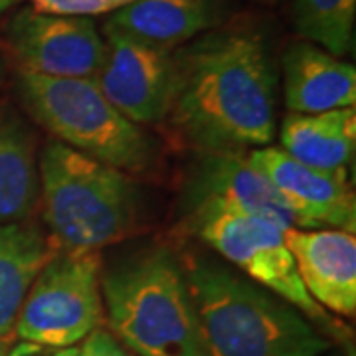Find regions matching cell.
I'll return each mask as SVG.
<instances>
[{"label": "cell", "mask_w": 356, "mask_h": 356, "mask_svg": "<svg viewBox=\"0 0 356 356\" xmlns=\"http://www.w3.org/2000/svg\"><path fill=\"white\" fill-rule=\"evenodd\" d=\"M163 123L200 154L248 153L275 139V72L259 34L212 32L175 54Z\"/></svg>", "instance_id": "1"}, {"label": "cell", "mask_w": 356, "mask_h": 356, "mask_svg": "<svg viewBox=\"0 0 356 356\" xmlns=\"http://www.w3.org/2000/svg\"><path fill=\"white\" fill-rule=\"evenodd\" d=\"M204 356H323L331 341L287 301L210 257L182 264Z\"/></svg>", "instance_id": "2"}, {"label": "cell", "mask_w": 356, "mask_h": 356, "mask_svg": "<svg viewBox=\"0 0 356 356\" xmlns=\"http://www.w3.org/2000/svg\"><path fill=\"white\" fill-rule=\"evenodd\" d=\"M103 315L129 353L204 356L188 281L177 255L149 248L102 269Z\"/></svg>", "instance_id": "3"}, {"label": "cell", "mask_w": 356, "mask_h": 356, "mask_svg": "<svg viewBox=\"0 0 356 356\" xmlns=\"http://www.w3.org/2000/svg\"><path fill=\"white\" fill-rule=\"evenodd\" d=\"M38 177L44 222L62 250L99 252L139 224V184L125 170L51 140Z\"/></svg>", "instance_id": "4"}, {"label": "cell", "mask_w": 356, "mask_h": 356, "mask_svg": "<svg viewBox=\"0 0 356 356\" xmlns=\"http://www.w3.org/2000/svg\"><path fill=\"white\" fill-rule=\"evenodd\" d=\"M18 91L28 113L58 143L125 172L151 165L149 135L115 109L93 79L18 70Z\"/></svg>", "instance_id": "5"}, {"label": "cell", "mask_w": 356, "mask_h": 356, "mask_svg": "<svg viewBox=\"0 0 356 356\" xmlns=\"http://www.w3.org/2000/svg\"><path fill=\"white\" fill-rule=\"evenodd\" d=\"M188 224L202 242L243 271L248 280L295 307L323 334L341 337L346 332L307 293L285 242L287 226L267 216L214 204L191 208Z\"/></svg>", "instance_id": "6"}, {"label": "cell", "mask_w": 356, "mask_h": 356, "mask_svg": "<svg viewBox=\"0 0 356 356\" xmlns=\"http://www.w3.org/2000/svg\"><path fill=\"white\" fill-rule=\"evenodd\" d=\"M102 254L60 250L42 267L16 317L20 341L77 346L103 325Z\"/></svg>", "instance_id": "7"}, {"label": "cell", "mask_w": 356, "mask_h": 356, "mask_svg": "<svg viewBox=\"0 0 356 356\" xmlns=\"http://www.w3.org/2000/svg\"><path fill=\"white\" fill-rule=\"evenodd\" d=\"M105 62L95 83L127 119L159 125L168 111L175 83V54L105 24Z\"/></svg>", "instance_id": "8"}, {"label": "cell", "mask_w": 356, "mask_h": 356, "mask_svg": "<svg viewBox=\"0 0 356 356\" xmlns=\"http://www.w3.org/2000/svg\"><path fill=\"white\" fill-rule=\"evenodd\" d=\"M8 48L20 72L95 79L105 62V38L89 18L20 10L8 26Z\"/></svg>", "instance_id": "9"}, {"label": "cell", "mask_w": 356, "mask_h": 356, "mask_svg": "<svg viewBox=\"0 0 356 356\" xmlns=\"http://www.w3.org/2000/svg\"><path fill=\"white\" fill-rule=\"evenodd\" d=\"M245 156L287 204L297 228H337L355 234L356 198L348 170L303 165L280 147L252 149Z\"/></svg>", "instance_id": "10"}, {"label": "cell", "mask_w": 356, "mask_h": 356, "mask_svg": "<svg viewBox=\"0 0 356 356\" xmlns=\"http://www.w3.org/2000/svg\"><path fill=\"white\" fill-rule=\"evenodd\" d=\"M307 293L327 313L353 317L356 313V238L337 228H285Z\"/></svg>", "instance_id": "11"}, {"label": "cell", "mask_w": 356, "mask_h": 356, "mask_svg": "<svg viewBox=\"0 0 356 356\" xmlns=\"http://www.w3.org/2000/svg\"><path fill=\"white\" fill-rule=\"evenodd\" d=\"M214 204L267 216L287 228H297L287 204L245 153H206L191 170L184 188L186 210Z\"/></svg>", "instance_id": "12"}, {"label": "cell", "mask_w": 356, "mask_h": 356, "mask_svg": "<svg viewBox=\"0 0 356 356\" xmlns=\"http://www.w3.org/2000/svg\"><path fill=\"white\" fill-rule=\"evenodd\" d=\"M283 97L289 113L355 107L356 67L311 42H295L283 56Z\"/></svg>", "instance_id": "13"}, {"label": "cell", "mask_w": 356, "mask_h": 356, "mask_svg": "<svg viewBox=\"0 0 356 356\" xmlns=\"http://www.w3.org/2000/svg\"><path fill=\"white\" fill-rule=\"evenodd\" d=\"M218 16V0H133L107 26L172 51L214 28Z\"/></svg>", "instance_id": "14"}, {"label": "cell", "mask_w": 356, "mask_h": 356, "mask_svg": "<svg viewBox=\"0 0 356 356\" xmlns=\"http://www.w3.org/2000/svg\"><path fill=\"white\" fill-rule=\"evenodd\" d=\"M280 143V149L303 165L348 170L356 149V109L287 113L281 121Z\"/></svg>", "instance_id": "15"}, {"label": "cell", "mask_w": 356, "mask_h": 356, "mask_svg": "<svg viewBox=\"0 0 356 356\" xmlns=\"http://www.w3.org/2000/svg\"><path fill=\"white\" fill-rule=\"evenodd\" d=\"M62 248L28 222L0 226V341H8L16 317L42 267Z\"/></svg>", "instance_id": "16"}, {"label": "cell", "mask_w": 356, "mask_h": 356, "mask_svg": "<svg viewBox=\"0 0 356 356\" xmlns=\"http://www.w3.org/2000/svg\"><path fill=\"white\" fill-rule=\"evenodd\" d=\"M40 198V177L32 133L8 113H0V226L24 222Z\"/></svg>", "instance_id": "17"}, {"label": "cell", "mask_w": 356, "mask_h": 356, "mask_svg": "<svg viewBox=\"0 0 356 356\" xmlns=\"http://www.w3.org/2000/svg\"><path fill=\"white\" fill-rule=\"evenodd\" d=\"M356 0H293V26L311 42L337 58L353 51Z\"/></svg>", "instance_id": "18"}, {"label": "cell", "mask_w": 356, "mask_h": 356, "mask_svg": "<svg viewBox=\"0 0 356 356\" xmlns=\"http://www.w3.org/2000/svg\"><path fill=\"white\" fill-rule=\"evenodd\" d=\"M133 0H30L34 13L67 16V18H91L102 14H113Z\"/></svg>", "instance_id": "19"}, {"label": "cell", "mask_w": 356, "mask_h": 356, "mask_svg": "<svg viewBox=\"0 0 356 356\" xmlns=\"http://www.w3.org/2000/svg\"><path fill=\"white\" fill-rule=\"evenodd\" d=\"M77 356H133L107 327H97L77 344Z\"/></svg>", "instance_id": "20"}, {"label": "cell", "mask_w": 356, "mask_h": 356, "mask_svg": "<svg viewBox=\"0 0 356 356\" xmlns=\"http://www.w3.org/2000/svg\"><path fill=\"white\" fill-rule=\"evenodd\" d=\"M6 356H77V346H50L20 341L8 348Z\"/></svg>", "instance_id": "21"}, {"label": "cell", "mask_w": 356, "mask_h": 356, "mask_svg": "<svg viewBox=\"0 0 356 356\" xmlns=\"http://www.w3.org/2000/svg\"><path fill=\"white\" fill-rule=\"evenodd\" d=\"M16 2H20V0H0V14L6 13L8 8H13Z\"/></svg>", "instance_id": "22"}, {"label": "cell", "mask_w": 356, "mask_h": 356, "mask_svg": "<svg viewBox=\"0 0 356 356\" xmlns=\"http://www.w3.org/2000/svg\"><path fill=\"white\" fill-rule=\"evenodd\" d=\"M8 353V341H0V356H6Z\"/></svg>", "instance_id": "23"}, {"label": "cell", "mask_w": 356, "mask_h": 356, "mask_svg": "<svg viewBox=\"0 0 356 356\" xmlns=\"http://www.w3.org/2000/svg\"><path fill=\"white\" fill-rule=\"evenodd\" d=\"M133 356H139V355H133Z\"/></svg>", "instance_id": "24"}]
</instances>
